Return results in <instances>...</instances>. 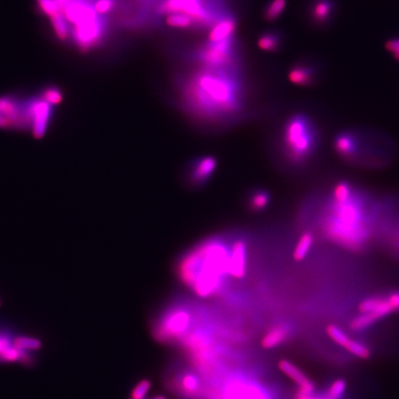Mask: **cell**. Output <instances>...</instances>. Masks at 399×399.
<instances>
[{
  "label": "cell",
  "mask_w": 399,
  "mask_h": 399,
  "mask_svg": "<svg viewBox=\"0 0 399 399\" xmlns=\"http://www.w3.org/2000/svg\"><path fill=\"white\" fill-rule=\"evenodd\" d=\"M360 314L350 323V329L360 332L373 326L383 317L399 312V290L392 291L386 296L367 297L359 305Z\"/></svg>",
  "instance_id": "5"
},
{
  "label": "cell",
  "mask_w": 399,
  "mask_h": 399,
  "mask_svg": "<svg viewBox=\"0 0 399 399\" xmlns=\"http://www.w3.org/2000/svg\"><path fill=\"white\" fill-rule=\"evenodd\" d=\"M314 243V236L312 232H305L297 240V245L295 247L293 258L295 261L300 262L305 260L306 256L309 254Z\"/></svg>",
  "instance_id": "20"
},
{
  "label": "cell",
  "mask_w": 399,
  "mask_h": 399,
  "mask_svg": "<svg viewBox=\"0 0 399 399\" xmlns=\"http://www.w3.org/2000/svg\"><path fill=\"white\" fill-rule=\"evenodd\" d=\"M296 399H329V398L314 397V395H306V394H303V393L297 392V394L296 395Z\"/></svg>",
  "instance_id": "35"
},
{
  "label": "cell",
  "mask_w": 399,
  "mask_h": 399,
  "mask_svg": "<svg viewBox=\"0 0 399 399\" xmlns=\"http://www.w3.org/2000/svg\"><path fill=\"white\" fill-rule=\"evenodd\" d=\"M319 129L314 118L306 113H295L285 122L282 147L288 162L303 165L317 153Z\"/></svg>",
  "instance_id": "4"
},
{
  "label": "cell",
  "mask_w": 399,
  "mask_h": 399,
  "mask_svg": "<svg viewBox=\"0 0 399 399\" xmlns=\"http://www.w3.org/2000/svg\"><path fill=\"white\" fill-rule=\"evenodd\" d=\"M290 333V327L285 324H278V326L271 327L262 338V347L266 350H272V348L278 347L287 340Z\"/></svg>",
  "instance_id": "16"
},
{
  "label": "cell",
  "mask_w": 399,
  "mask_h": 399,
  "mask_svg": "<svg viewBox=\"0 0 399 399\" xmlns=\"http://www.w3.org/2000/svg\"><path fill=\"white\" fill-rule=\"evenodd\" d=\"M231 246L222 237L202 241L178 263L181 281L201 297L214 296L224 288L229 275Z\"/></svg>",
  "instance_id": "2"
},
{
  "label": "cell",
  "mask_w": 399,
  "mask_h": 399,
  "mask_svg": "<svg viewBox=\"0 0 399 399\" xmlns=\"http://www.w3.org/2000/svg\"><path fill=\"white\" fill-rule=\"evenodd\" d=\"M22 351L11 347L7 338L0 336V357L6 362H16L20 359Z\"/></svg>",
  "instance_id": "23"
},
{
  "label": "cell",
  "mask_w": 399,
  "mask_h": 399,
  "mask_svg": "<svg viewBox=\"0 0 399 399\" xmlns=\"http://www.w3.org/2000/svg\"><path fill=\"white\" fill-rule=\"evenodd\" d=\"M152 399H168L165 397V395H156V397H154Z\"/></svg>",
  "instance_id": "37"
},
{
  "label": "cell",
  "mask_w": 399,
  "mask_h": 399,
  "mask_svg": "<svg viewBox=\"0 0 399 399\" xmlns=\"http://www.w3.org/2000/svg\"><path fill=\"white\" fill-rule=\"evenodd\" d=\"M344 348L348 350V352L352 354L353 356L360 360H367L370 358L371 350H369V348L366 346V345L360 343V342L354 340L352 338L348 340Z\"/></svg>",
  "instance_id": "25"
},
{
  "label": "cell",
  "mask_w": 399,
  "mask_h": 399,
  "mask_svg": "<svg viewBox=\"0 0 399 399\" xmlns=\"http://www.w3.org/2000/svg\"><path fill=\"white\" fill-rule=\"evenodd\" d=\"M40 97L50 105L56 106L61 103L63 99V94L61 89L56 87V86H49L41 92Z\"/></svg>",
  "instance_id": "28"
},
{
  "label": "cell",
  "mask_w": 399,
  "mask_h": 399,
  "mask_svg": "<svg viewBox=\"0 0 399 399\" xmlns=\"http://www.w3.org/2000/svg\"><path fill=\"white\" fill-rule=\"evenodd\" d=\"M236 19L231 15H225L214 23L213 28L208 35V41L219 42L233 37L234 32L236 31Z\"/></svg>",
  "instance_id": "15"
},
{
  "label": "cell",
  "mask_w": 399,
  "mask_h": 399,
  "mask_svg": "<svg viewBox=\"0 0 399 399\" xmlns=\"http://www.w3.org/2000/svg\"><path fill=\"white\" fill-rule=\"evenodd\" d=\"M184 86V103L195 117L209 121L231 118L243 109L240 83L222 68H205Z\"/></svg>",
  "instance_id": "1"
},
{
  "label": "cell",
  "mask_w": 399,
  "mask_h": 399,
  "mask_svg": "<svg viewBox=\"0 0 399 399\" xmlns=\"http://www.w3.org/2000/svg\"><path fill=\"white\" fill-rule=\"evenodd\" d=\"M166 23L174 28L187 29L195 25V20L183 13H171L166 17Z\"/></svg>",
  "instance_id": "24"
},
{
  "label": "cell",
  "mask_w": 399,
  "mask_h": 399,
  "mask_svg": "<svg viewBox=\"0 0 399 399\" xmlns=\"http://www.w3.org/2000/svg\"><path fill=\"white\" fill-rule=\"evenodd\" d=\"M40 10L49 17L61 13V7L56 0H37Z\"/></svg>",
  "instance_id": "32"
},
{
  "label": "cell",
  "mask_w": 399,
  "mask_h": 399,
  "mask_svg": "<svg viewBox=\"0 0 399 399\" xmlns=\"http://www.w3.org/2000/svg\"><path fill=\"white\" fill-rule=\"evenodd\" d=\"M288 0H271L264 11V18L267 22L278 20L287 8Z\"/></svg>",
  "instance_id": "21"
},
{
  "label": "cell",
  "mask_w": 399,
  "mask_h": 399,
  "mask_svg": "<svg viewBox=\"0 0 399 399\" xmlns=\"http://www.w3.org/2000/svg\"><path fill=\"white\" fill-rule=\"evenodd\" d=\"M226 399H266L260 389L244 383H235L229 386Z\"/></svg>",
  "instance_id": "17"
},
{
  "label": "cell",
  "mask_w": 399,
  "mask_h": 399,
  "mask_svg": "<svg viewBox=\"0 0 399 399\" xmlns=\"http://www.w3.org/2000/svg\"><path fill=\"white\" fill-rule=\"evenodd\" d=\"M338 13L336 0H309L307 6V15L309 23L317 29L331 26Z\"/></svg>",
  "instance_id": "8"
},
{
  "label": "cell",
  "mask_w": 399,
  "mask_h": 399,
  "mask_svg": "<svg viewBox=\"0 0 399 399\" xmlns=\"http://www.w3.org/2000/svg\"><path fill=\"white\" fill-rule=\"evenodd\" d=\"M180 386L187 394H195L200 389L199 378L195 374H186L180 381Z\"/></svg>",
  "instance_id": "29"
},
{
  "label": "cell",
  "mask_w": 399,
  "mask_h": 399,
  "mask_svg": "<svg viewBox=\"0 0 399 399\" xmlns=\"http://www.w3.org/2000/svg\"><path fill=\"white\" fill-rule=\"evenodd\" d=\"M249 247L243 238L234 241L229 253V275L231 278L241 279L245 276L248 268Z\"/></svg>",
  "instance_id": "10"
},
{
  "label": "cell",
  "mask_w": 399,
  "mask_h": 399,
  "mask_svg": "<svg viewBox=\"0 0 399 399\" xmlns=\"http://www.w3.org/2000/svg\"><path fill=\"white\" fill-rule=\"evenodd\" d=\"M284 41L281 32L278 31H268L259 37L258 47L266 52H278L281 49Z\"/></svg>",
  "instance_id": "18"
},
{
  "label": "cell",
  "mask_w": 399,
  "mask_h": 399,
  "mask_svg": "<svg viewBox=\"0 0 399 399\" xmlns=\"http://www.w3.org/2000/svg\"><path fill=\"white\" fill-rule=\"evenodd\" d=\"M116 0H95L94 8L100 16L106 15L115 7Z\"/></svg>",
  "instance_id": "33"
},
{
  "label": "cell",
  "mask_w": 399,
  "mask_h": 399,
  "mask_svg": "<svg viewBox=\"0 0 399 399\" xmlns=\"http://www.w3.org/2000/svg\"><path fill=\"white\" fill-rule=\"evenodd\" d=\"M152 383L147 379L140 381L132 391V399H145L150 391Z\"/></svg>",
  "instance_id": "31"
},
{
  "label": "cell",
  "mask_w": 399,
  "mask_h": 399,
  "mask_svg": "<svg viewBox=\"0 0 399 399\" xmlns=\"http://www.w3.org/2000/svg\"><path fill=\"white\" fill-rule=\"evenodd\" d=\"M14 347L20 351L38 350L42 348L40 339L30 336H18L13 341Z\"/></svg>",
  "instance_id": "26"
},
{
  "label": "cell",
  "mask_w": 399,
  "mask_h": 399,
  "mask_svg": "<svg viewBox=\"0 0 399 399\" xmlns=\"http://www.w3.org/2000/svg\"><path fill=\"white\" fill-rule=\"evenodd\" d=\"M347 383L343 379L333 381L327 391V398L340 399L346 392Z\"/></svg>",
  "instance_id": "30"
},
{
  "label": "cell",
  "mask_w": 399,
  "mask_h": 399,
  "mask_svg": "<svg viewBox=\"0 0 399 399\" xmlns=\"http://www.w3.org/2000/svg\"><path fill=\"white\" fill-rule=\"evenodd\" d=\"M333 148L341 159L348 161L355 159L360 150L358 134L350 130L339 133L333 140Z\"/></svg>",
  "instance_id": "12"
},
{
  "label": "cell",
  "mask_w": 399,
  "mask_h": 399,
  "mask_svg": "<svg viewBox=\"0 0 399 399\" xmlns=\"http://www.w3.org/2000/svg\"><path fill=\"white\" fill-rule=\"evenodd\" d=\"M327 335L332 339L336 344L338 346L345 348L350 338L347 335V333L342 330L340 327L335 326V324H330L326 329Z\"/></svg>",
  "instance_id": "27"
},
{
  "label": "cell",
  "mask_w": 399,
  "mask_h": 399,
  "mask_svg": "<svg viewBox=\"0 0 399 399\" xmlns=\"http://www.w3.org/2000/svg\"><path fill=\"white\" fill-rule=\"evenodd\" d=\"M279 370L293 380L297 386L299 391L307 395H312L314 392V383L309 380L308 376L294 363L288 360H281L278 362Z\"/></svg>",
  "instance_id": "14"
},
{
  "label": "cell",
  "mask_w": 399,
  "mask_h": 399,
  "mask_svg": "<svg viewBox=\"0 0 399 399\" xmlns=\"http://www.w3.org/2000/svg\"><path fill=\"white\" fill-rule=\"evenodd\" d=\"M288 80L300 87H311L319 82L321 76L320 64L314 59H302L288 70Z\"/></svg>",
  "instance_id": "9"
},
{
  "label": "cell",
  "mask_w": 399,
  "mask_h": 399,
  "mask_svg": "<svg viewBox=\"0 0 399 399\" xmlns=\"http://www.w3.org/2000/svg\"><path fill=\"white\" fill-rule=\"evenodd\" d=\"M0 306H1V300H0Z\"/></svg>",
  "instance_id": "38"
},
{
  "label": "cell",
  "mask_w": 399,
  "mask_h": 399,
  "mask_svg": "<svg viewBox=\"0 0 399 399\" xmlns=\"http://www.w3.org/2000/svg\"><path fill=\"white\" fill-rule=\"evenodd\" d=\"M190 315L185 309L171 312L161 324L159 333L164 339L180 338L189 329Z\"/></svg>",
  "instance_id": "11"
},
{
  "label": "cell",
  "mask_w": 399,
  "mask_h": 399,
  "mask_svg": "<svg viewBox=\"0 0 399 399\" xmlns=\"http://www.w3.org/2000/svg\"><path fill=\"white\" fill-rule=\"evenodd\" d=\"M386 49L393 56V58L399 61V37H393L386 43Z\"/></svg>",
  "instance_id": "34"
},
{
  "label": "cell",
  "mask_w": 399,
  "mask_h": 399,
  "mask_svg": "<svg viewBox=\"0 0 399 399\" xmlns=\"http://www.w3.org/2000/svg\"><path fill=\"white\" fill-rule=\"evenodd\" d=\"M394 243H395V248L399 250V226H398V228L397 229V231H395V237H394Z\"/></svg>",
  "instance_id": "36"
},
{
  "label": "cell",
  "mask_w": 399,
  "mask_h": 399,
  "mask_svg": "<svg viewBox=\"0 0 399 399\" xmlns=\"http://www.w3.org/2000/svg\"><path fill=\"white\" fill-rule=\"evenodd\" d=\"M324 235L333 243L362 251L372 236L370 214L362 193L354 190L350 198L342 202L330 199L323 221Z\"/></svg>",
  "instance_id": "3"
},
{
  "label": "cell",
  "mask_w": 399,
  "mask_h": 399,
  "mask_svg": "<svg viewBox=\"0 0 399 399\" xmlns=\"http://www.w3.org/2000/svg\"><path fill=\"white\" fill-rule=\"evenodd\" d=\"M235 40L207 41L196 52V59L205 68H228L235 61Z\"/></svg>",
  "instance_id": "6"
},
{
  "label": "cell",
  "mask_w": 399,
  "mask_h": 399,
  "mask_svg": "<svg viewBox=\"0 0 399 399\" xmlns=\"http://www.w3.org/2000/svg\"><path fill=\"white\" fill-rule=\"evenodd\" d=\"M52 28L59 39L66 40L68 37V27L67 20L61 13L50 17Z\"/></svg>",
  "instance_id": "22"
},
{
  "label": "cell",
  "mask_w": 399,
  "mask_h": 399,
  "mask_svg": "<svg viewBox=\"0 0 399 399\" xmlns=\"http://www.w3.org/2000/svg\"><path fill=\"white\" fill-rule=\"evenodd\" d=\"M217 166V160L213 156L199 157L192 163L190 180L192 185H205L213 178Z\"/></svg>",
  "instance_id": "13"
},
{
  "label": "cell",
  "mask_w": 399,
  "mask_h": 399,
  "mask_svg": "<svg viewBox=\"0 0 399 399\" xmlns=\"http://www.w3.org/2000/svg\"><path fill=\"white\" fill-rule=\"evenodd\" d=\"M270 202V193L266 190L258 189L252 192L249 198L248 205L252 212L260 213L269 207Z\"/></svg>",
  "instance_id": "19"
},
{
  "label": "cell",
  "mask_w": 399,
  "mask_h": 399,
  "mask_svg": "<svg viewBox=\"0 0 399 399\" xmlns=\"http://www.w3.org/2000/svg\"><path fill=\"white\" fill-rule=\"evenodd\" d=\"M53 115V106L41 97L28 99L30 133L35 139H42L46 135L52 123Z\"/></svg>",
  "instance_id": "7"
}]
</instances>
